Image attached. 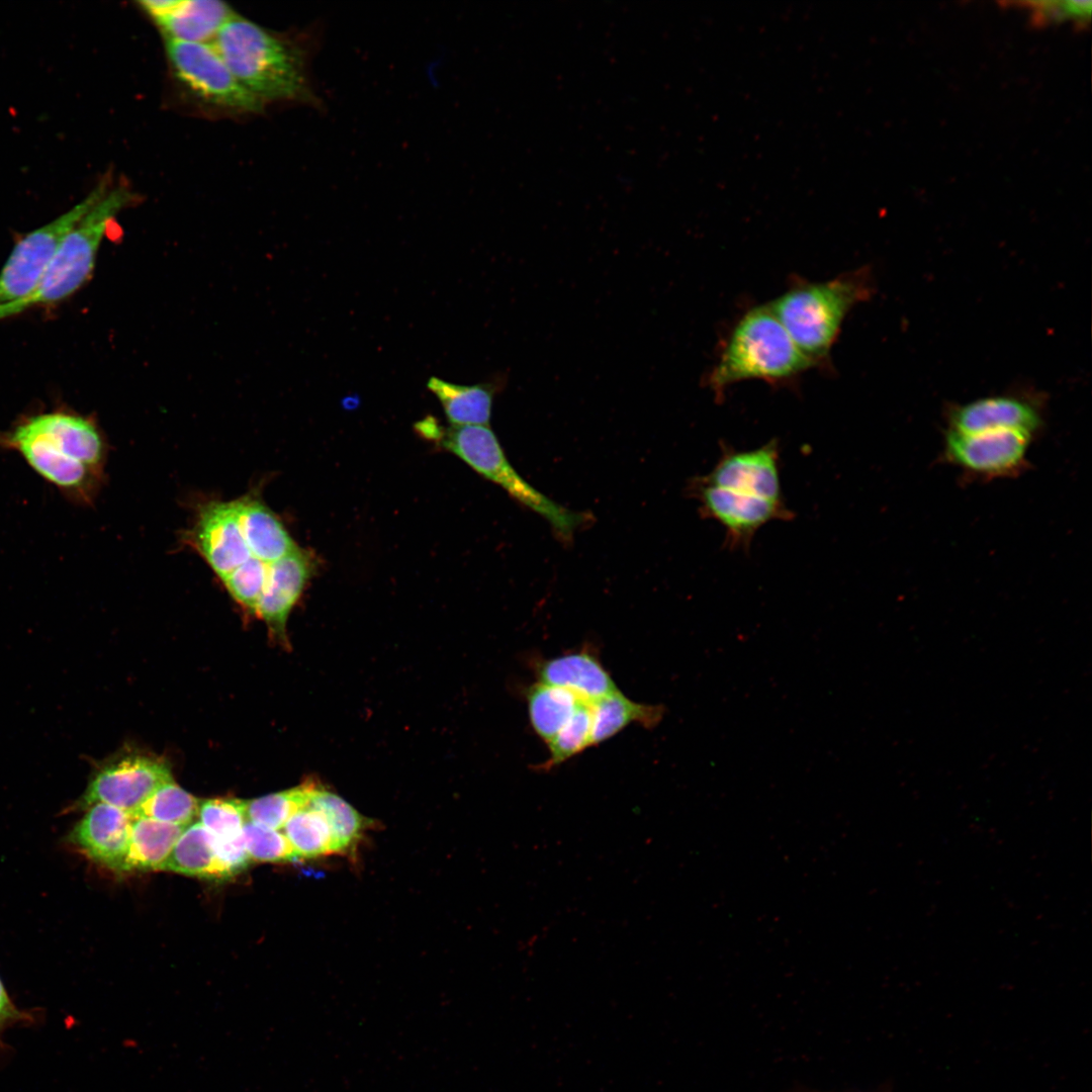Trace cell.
<instances>
[{"label":"cell","mask_w":1092,"mask_h":1092,"mask_svg":"<svg viewBox=\"0 0 1092 1092\" xmlns=\"http://www.w3.org/2000/svg\"><path fill=\"white\" fill-rule=\"evenodd\" d=\"M132 200L133 193L127 186H111L64 237L38 287L11 315L35 305L56 303L76 292L94 269L109 223Z\"/></svg>","instance_id":"8992f818"},{"label":"cell","mask_w":1092,"mask_h":1092,"mask_svg":"<svg viewBox=\"0 0 1092 1092\" xmlns=\"http://www.w3.org/2000/svg\"><path fill=\"white\" fill-rule=\"evenodd\" d=\"M186 827L133 816L122 872L161 871Z\"/></svg>","instance_id":"7402d4cb"},{"label":"cell","mask_w":1092,"mask_h":1092,"mask_svg":"<svg viewBox=\"0 0 1092 1092\" xmlns=\"http://www.w3.org/2000/svg\"><path fill=\"white\" fill-rule=\"evenodd\" d=\"M244 540L254 558L273 563L298 545L282 521L256 495L233 500Z\"/></svg>","instance_id":"ac0fdd59"},{"label":"cell","mask_w":1092,"mask_h":1092,"mask_svg":"<svg viewBox=\"0 0 1092 1092\" xmlns=\"http://www.w3.org/2000/svg\"><path fill=\"white\" fill-rule=\"evenodd\" d=\"M251 860L284 862L299 859L284 833L247 821L242 830Z\"/></svg>","instance_id":"4dcf8cb0"},{"label":"cell","mask_w":1092,"mask_h":1092,"mask_svg":"<svg viewBox=\"0 0 1092 1092\" xmlns=\"http://www.w3.org/2000/svg\"><path fill=\"white\" fill-rule=\"evenodd\" d=\"M869 275L850 272L823 282H799L769 307L799 350L815 365L829 356L841 325L871 293Z\"/></svg>","instance_id":"277c9868"},{"label":"cell","mask_w":1092,"mask_h":1092,"mask_svg":"<svg viewBox=\"0 0 1092 1092\" xmlns=\"http://www.w3.org/2000/svg\"><path fill=\"white\" fill-rule=\"evenodd\" d=\"M132 815L114 806L96 803L69 834V842L98 864L122 872L131 832Z\"/></svg>","instance_id":"9a60e30c"},{"label":"cell","mask_w":1092,"mask_h":1092,"mask_svg":"<svg viewBox=\"0 0 1092 1092\" xmlns=\"http://www.w3.org/2000/svg\"><path fill=\"white\" fill-rule=\"evenodd\" d=\"M161 871L229 879L216 854L214 838L200 822L191 823L184 829Z\"/></svg>","instance_id":"603a6c76"},{"label":"cell","mask_w":1092,"mask_h":1092,"mask_svg":"<svg viewBox=\"0 0 1092 1092\" xmlns=\"http://www.w3.org/2000/svg\"><path fill=\"white\" fill-rule=\"evenodd\" d=\"M779 461L780 450L776 441L743 451L723 445L722 454L713 469L697 479L708 485L784 502Z\"/></svg>","instance_id":"7c38bea8"},{"label":"cell","mask_w":1092,"mask_h":1092,"mask_svg":"<svg viewBox=\"0 0 1092 1092\" xmlns=\"http://www.w3.org/2000/svg\"><path fill=\"white\" fill-rule=\"evenodd\" d=\"M188 542L222 581L251 558L234 502H210L199 510Z\"/></svg>","instance_id":"4fadbf2b"},{"label":"cell","mask_w":1092,"mask_h":1092,"mask_svg":"<svg viewBox=\"0 0 1092 1092\" xmlns=\"http://www.w3.org/2000/svg\"><path fill=\"white\" fill-rule=\"evenodd\" d=\"M199 822L217 839L242 835L247 817V802L236 798H214L200 802Z\"/></svg>","instance_id":"f546056e"},{"label":"cell","mask_w":1092,"mask_h":1092,"mask_svg":"<svg viewBox=\"0 0 1092 1092\" xmlns=\"http://www.w3.org/2000/svg\"><path fill=\"white\" fill-rule=\"evenodd\" d=\"M590 708V746L610 739L633 723L646 728H654L665 714L662 705L634 702L619 690L592 703Z\"/></svg>","instance_id":"44dd1931"},{"label":"cell","mask_w":1092,"mask_h":1092,"mask_svg":"<svg viewBox=\"0 0 1092 1092\" xmlns=\"http://www.w3.org/2000/svg\"><path fill=\"white\" fill-rule=\"evenodd\" d=\"M200 802L173 781L152 794L131 815L187 827L198 816Z\"/></svg>","instance_id":"83f0119b"},{"label":"cell","mask_w":1092,"mask_h":1092,"mask_svg":"<svg viewBox=\"0 0 1092 1092\" xmlns=\"http://www.w3.org/2000/svg\"><path fill=\"white\" fill-rule=\"evenodd\" d=\"M175 77L203 101L239 112H259L264 103L233 75L212 42L165 39Z\"/></svg>","instance_id":"ba28073f"},{"label":"cell","mask_w":1092,"mask_h":1092,"mask_svg":"<svg viewBox=\"0 0 1092 1092\" xmlns=\"http://www.w3.org/2000/svg\"><path fill=\"white\" fill-rule=\"evenodd\" d=\"M212 43L240 84L264 104H317L307 73L308 53L298 41L235 14Z\"/></svg>","instance_id":"7a4b0ae2"},{"label":"cell","mask_w":1092,"mask_h":1092,"mask_svg":"<svg viewBox=\"0 0 1092 1092\" xmlns=\"http://www.w3.org/2000/svg\"><path fill=\"white\" fill-rule=\"evenodd\" d=\"M590 733L592 708L589 703L583 702L547 743L550 756L541 769H550L590 746Z\"/></svg>","instance_id":"f1b7e54d"},{"label":"cell","mask_w":1092,"mask_h":1092,"mask_svg":"<svg viewBox=\"0 0 1092 1092\" xmlns=\"http://www.w3.org/2000/svg\"><path fill=\"white\" fill-rule=\"evenodd\" d=\"M235 15L217 0H176L175 5L155 22L165 39L212 42L221 27Z\"/></svg>","instance_id":"d6986e66"},{"label":"cell","mask_w":1092,"mask_h":1092,"mask_svg":"<svg viewBox=\"0 0 1092 1092\" xmlns=\"http://www.w3.org/2000/svg\"><path fill=\"white\" fill-rule=\"evenodd\" d=\"M423 436L453 453L474 471L499 485L514 499L544 518L563 539L570 538L586 520L555 503L531 485L508 460L495 434L488 426H451L444 428L434 420Z\"/></svg>","instance_id":"5b68a950"},{"label":"cell","mask_w":1092,"mask_h":1092,"mask_svg":"<svg viewBox=\"0 0 1092 1092\" xmlns=\"http://www.w3.org/2000/svg\"><path fill=\"white\" fill-rule=\"evenodd\" d=\"M313 552L299 546L270 564L265 587L255 614L274 636L286 642L287 618L316 569Z\"/></svg>","instance_id":"5bb4252c"},{"label":"cell","mask_w":1092,"mask_h":1092,"mask_svg":"<svg viewBox=\"0 0 1092 1092\" xmlns=\"http://www.w3.org/2000/svg\"><path fill=\"white\" fill-rule=\"evenodd\" d=\"M283 833L298 858H312L335 853L330 826L324 815L307 806L285 823Z\"/></svg>","instance_id":"4316f807"},{"label":"cell","mask_w":1092,"mask_h":1092,"mask_svg":"<svg viewBox=\"0 0 1092 1092\" xmlns=\"http://www.w3.org/2000/svg\"><path fill=\"white\" fill-rule=\"evenodd\" d=\"M1033 436L1017 431L944 435L943 459L972 476L990 479L1018 475L1027 466Z\"/></svg>","instance_id":"9c48e42d"},{"label":"cell","mask_w":1092,"mask_h":1092,"mask_svg":"<svg viewBox=\"0 0 1092 1092\" xmlns=\"http://www.w3.org/2000/svg\"><path fill=\"white\" fill-rule=\"evenodd\" d=\"M30 1019L28 1013L16 1007L0 979V1037L7 1027Z\"/></svg>","instance_id":"836d02e7"},{"label":"cell","mask_w":1092,"mask_h":1092,"mask_svg":"<svg viewBox=\"0 0 1092 1092\" xmlns=\"http://www.w3.org/2000/svg\"><path fill=\"white\" fill-rule=\"evenodd\" d=\"M0 448L17 453L73 502L89 503L97 491L106 450L102 435L88 418L63 411L25 417L0 432Z\"/></svg>","instance_id":"6da1fadb"},{"label":"cell","mask_w":1092,"mask_h":1092,"mask_svg":"<svg viewBox=\"0 0 1092 1092\" xmlns=\"http://www.w3.org/2000/svg\"><path fill=\"white\" fill-rule=\"evenodd\" d=\"M110 187L103 177L72 208L18 241L0 271V320L36 290L64 237Z\"/></svg>","instance_id":"52a82bcc"},{"label":"cell","mask_w":1092,"mask_h":1092,"mask_svg":"<svg viewBox=\"0 0 1092 1092\" xmlns=\"http://www.w3.org/2000/svg\"><path fill=\"white\" fill-rule=\"evenodd\" d=\"M531 725L548 743L583 703L571 692L537 681L526 693Z\"/></svg>","instance_id":"cb8c5ba5"},{"label":"cell","mask_w":1092,"mask_h":1092,"mask_svg":"<svg viewBox=\"0 0 1092 1092\" xmlns=\"http://www.w3.org/2000/svg\"><path fill=\"white\" fill-rule=\"evenodd\" d=\"M270 564L251 558L221 581L235 601L254 614L266 584Z\"/></svg>","instance_id":"1f68e13d"},{"label":"cell","mask_w":1092,"mask_h":1092,"mask_svg":"<svg viewBox=\"0 0 1092 1092\" xmlns=\"http://www.w3.org/2000/svg\"><path fill=\"white\" fill-rule=\"evenodd\" d=\"M309 806L326 818L334 841L335 853L354 848L367 827V820L342 797L317 784Z\"/></svg>","instance_id":"d4e9b609"},{"label":"cell","mask_w":1092,"mask_h":1092,"mask_svg":"<svg viewBox=\"0 0 1092 1092\" xmlns=\"http://www.w3.org/2000/svg\"><path fill=\"white\" fill-rule=\"evenodd\" d=\"M792 1092H821V1091H814V1090H810V1089L799 1088V1089L794 1090ZM879 1092H888V1091H879Z\"/></svg>","instance_id":"e575fe53"},{"label":"cell","mask_w":1092,"mask_h":1092,"mask_svg":"<svg viewBox=\"0 0 1092 1092\" xmlns=\"http://www.w3.org/2000/svg\"><path fill=\"white\" fill-rule=\"evenodd\" d=\"M503 381L460 385L432 376L427 386L439 399L451 426H488L493 398Z\"/></svg>","instance_id":"ffe728a7"},{"label":"cell","mask_w":1092,"mask_h":1092,"mask_svg":"<svg viewBox=\"0 0 1092 1092\" xmlns=\"http://www.w3.org/2000/svg\"><path fill=\"white\" fill-rule=\"evenodd\" d=\"M691 489L700 503L702 516L724 527L725 543L730 549L748 550L760 527L775 520L787 521L794 517L784 502L708 485L697 478Z\"/></svg>","instance_id":"8fae6325"},{"label":"cell","mask_w":1092,"mask_h":1092,"mask_svg":"<svg viewBox=\"0 0 1092 1092\" xmlns=\"http://www.w3.org/2000/svg\"><path fill=\"white\" fill-rule=\"evenodd\" d=\"M1035 23L1062 22L1087 24L1091 15L1090 1H1036L1025 3Z\"/></svg>","instance_id":"d6a6232c"},{"label":"cell","mask_w":1092,"mask_h":1092,"mask_svg":"<svg viewBox=\"0 0 1092 1092\" xmlns=\"http://www.w3.org/2000/svg\"><path fill=\"white\" fill-rule=\"evenodd\" d=\"M815 365L796 346L768 306L747 310L731 331L708 383L718 395L739 381L778 382Z\"/></svg>","instance_id":"3957f363"},{"label":"cell","mask_w":1092,"mask_h":1092,"mask_svg":"<svg viewBox=\"0 0 1092 1092\" xmlns=\"http://www.w3.org/2000/svg\"><path fill=\"white\" fill-rule=\"evenodd\" d=\"M949 430L962 433L1017 431L1034 436L1042 427L1039 407L1022 397L999 395L956 405L947 414Z\"/></svg>","instance_id":"2e32d148"},{"label":"cell","mask_w":1092,"mask_h":1092,"mask_svg":"<svg viewBox=\"0 0 1092 1092\" xmlns=\"http://www.w3.org/2000/svg\"><path fill=\"white\" fill-rule=\"evenodd\" d=\"M317 782L307 779L297 787L247 802L248 821L281 829L299 810L309 805Z\"/></svg>","instance_id":"484cf974"},{"label":"cell","mask_w":1092,"mask_h":1092,"mask_svg":"<svg viewBox=\"0 0 1092 1092\" xmlns=\"http://www.w3.org/2000/svg\"><path fill=\"white\" fill-rule=\"evenodd\" d=\"M171 781V770L164 760L127 753L102 765L77 804L87 809L104 803L133 814L152 794Z\"/></svg>","instance_id":"30bf717a"},{"label":"cell","mask_w":1092,"mask_h":1092,"mask_svg":"<svg viewBox=\"0 0 1092 1092\" xmlns=\"http://www.w3.org/2000/svg\"><path fill=\"white\" fill-rule=\"evenodd\" d=\"M536 673L538 681L565 689L589 704L618 690L598 656L588 650L542 660Z\"/></svg>","instance_id":"e0dca14e"}]
</instances>
